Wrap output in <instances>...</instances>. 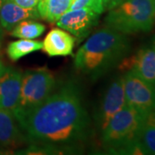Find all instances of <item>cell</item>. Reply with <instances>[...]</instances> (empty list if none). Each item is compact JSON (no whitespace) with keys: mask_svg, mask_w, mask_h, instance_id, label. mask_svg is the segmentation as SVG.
Listing matches in <instances>:
<instances>
[{"mask_svg":"<svg viewBox=\"0 0 155 155\" xmlns=\"http://www.w3.org/2000/svg\"><path fill=\"white\" fill-rule=\"evenodd\" d=\"M16 120L28 144L80 147L92 133L81 88L72 79L54 89L41 105Z\"/></svg>","mask_w":155,"mask_h":155,"instance_id":"cell-1","label":"cell"},{"mask_svg":"<svg viewBox=\"0 0 155 155\" xmlns=\"http://www.w3.org/2000/svg\"><path fill=\"white\" fill-rule=\"evenodd\" d=\"M130 48L127 35L105 26L79 48L74 57V67L91 79H98L118 66L127 57Z\"/></svg>","mask_w":155,"mask_h":155,"instance_id":"cell-2","label":"cell"},{"mask_svg":"<svg viewBox=\"0 0 155 155\" xmlns=\"http://www.w3.org/2000/svg\"><path fill=\"white\" fill-rule=\"evenodd\" d=\"M146 116L126 105L111 118L101 134L104 149L110 154H145L139 135Z\"/></svg>","mask_w":155,"mask_h":155,"instance_id":"cell-3","label":"cell"},{"mask_svg":"<svg viewBox=\"0 0 155 155\" xmlns=\"http://www.w3.org/2000/svg\"><path fill=\"white\" fill-rule=\"evenodd\" d=\"M153 0H126L109 11L106 27L129 35L148 32L154 24Z\"/></svg>","mask_w":155,"mask_h":155,"instance_id":"cell-4","label":"cell"},{"mask_svg":"<svg viewBox=\"0 0 155 155\" xmlns=\"http://www.w3.org/2000/svg\"><path fill=\"white\" fill-rule=\"evenodd\" d=\"M55 88V78L48 69L42 67L25 71L22 75L19 100L12 111L15 118L41 105Z\"/></svg>","mask_w":155,"mask_h":155,"instance_id":"cell-5","label":"cell"},{"mask_svg":"<svg viewBox=\"0 0 155 155\" xmlns=\"http://www.w3.org/2000/svg\"><path fill=\"white\" fill-rule=\"evenodd\" d=\"M126 105L123 76H119L109 84L95 110L93 121L97 131L102 134L111 118Z\"/></svg>","mask_w":155,"mask_h":155,"instance_id":"cell-6","label":"cell"},{"mask_svg":"<svg viewBox=\"0 0 155 155\" xmlns=\"http://www.w3.org/2000/svg\"><path fill=\"white\" fill-rule=\"evenodd\" d=\"M123 81L127 105L146 116L155 111V83L144 80L131 70L125 73Z\"/></svg>","mask_w":155,"mask_h":155,"instance_id":"cell-7","label":"cell"},{"mask_svg":"<svg viewBox=\"0 0 155 155\" xmlns=\"http://www.w3.org/2000/svg\"><path fill=\"white\" fill-rule=\"evenodd\" d=\"M99 14L91 9L69 10L56 22L58 27L68 31L77 38H85L98 23Z\"/></svg>","mask_w":155,"mask_h":155,"instance_id":"cell-8","label":"cell"},{"mask_svg":"<svg viewBox=\"0 0 155 155\" xmlns=\"http://www.w3.org/2000/svg\"><path fill=\"white\" fill-rule=\"evenodd\" d=\"M22 72L12 67H6L0 75V110L13 111L21 91Z\"/></svg>","mask_w":155,"mask_h":155,"instance_id":"cell-9","label":"cell"},{"mask_svg":"<svg viewBox=\"0 0 155 155\" xmlns=\"http://www.w3.org/2000/svg\"><path fill=\"white\" fill-rule=\"evenodd\" d=\"M119 65L144 80L155 83V46L141 48L130 58L125 57Z\"/></svg>","mask_w":155,"mask_h":155,"instance_id":"cell-10","label":"cell"},{"mask_svg":"<svg viewBox=\"0 0 155 155\" xmlns=\"http://www.w3.org/2000/svg\"><path fill=\"white\" fill-rule=\"evenodd\" d=\"M41 18L37 8L27 9L16 4L13 0H5L0 7V26L5 30H12L24 20Z\"/></svg>","mask_w":155,"mask_h":155,"instance_id":"cell-11","label":"cell"},{"mask_svg":"<svg viewBox=\"0 0 155 155\" xmlns=\"http://www.w3.org/2000/svg\"><path fill=\"white\" fill-rule=\"evenodd\" d=\"M75 39L64 29L54 28L46 35L42 42V49L49 57L72 55Z\"/></svg>","mask_w":155,"mask_h":155,"instance_id":"cell-12","label":"cell"},{"mask_svg":"<svg viewBox=\"0 0 155 155\" xmlns=\"http://www.w3.org/2000/svg\"><path fill=\"white\" fill-rule=\"evenodd\" d=\"M26 143L12 111L0 110V147L8 150Z\"/></svg>","mask_w":155,"mask_h":155,"instance_id":"cell-13","label":"cell"},{"mask_svg":"<svg viewBox=\"0 0 155 155\" xmlns=\"http://www.w3.org/2000/svg\"><path fill=\"white\" fill-rule=\"evenodd\" d=\"M73 0H39L37 10L41 18L54 23L59 18L69 11Z\"/></svg>","mask_w":155,"mask_h":155,"instance_id":"cell-14","label":"cell"},{"mask_svg":"<svg viewBox=\"0 0 155 155\" xmlns=\"http://www.w3.org/2000/svg\"><path fill=\"white\" fill-rule=\"evenodd\" d=\"M81 147L74 146H54V145L28 144L27 147L18 150L16 154L46 155V154H77L81 153Z\"/></svg>","mask_w":155,"mask_h":155,"instance_id":"cell-15","label":"cell"},{"mask_svg":"<svg viewBox=\"0 0 155 155\" xmlns=\"http://www.w3.org/2000/svg\"><path fill=\"white\" fill-rule=\"evenodd\" d=\"M42 49V42L31 39H20L9 43L6 53L11 61H17L29 54Z\"/></svg>","mask_w":155,"mask_h":155,"instance_id":"cell-16","label":"cell"},{"mask_svg":"<svg viewBox=\"0 0 155 155\" xmlns=\"http://www.w3.org/2000/svg\"><path fill=\"white\" fill-rule=\"evenodd\" d=\"M139 141L145 154L155 155V111L146 116L140 132Z\"/></svg>","mask_w":155,"mask_h":155,"instance_id":"cell-17","label":"cell"},{"mask_svg":"<svg viewBox=\"0 0 155 155\" xmlns=\"http://www.w3.org/2000/svg\"><path fill=\"white\" fill-rule=\"evenodd\" d=\"M46 26L44 24L31 20H24L16 25L11 30L13 37L20 39L38 38L44 33Z\"/></svg>","mask_w":155,"mask_h":155,"instance_id":"cell-18","label":"cell"},{"mask_svg":"<svg viewBox=\"0 0 155 155\" xmlns=\"http://www.w3.org/2000/svg\"><path fill=\"white\" fill-rule=\"evenodd\" d=\"M83 8L91 9L99 15H101L104 11V6L99 5L96 0H73L69 10L83 9Z\"/></svg>","mask_w":155,"mask_h":155,"instance_id":"cell-19","label":"cell"},{"mask_svg":"<svg viewBox=\"0 0 155 155\" xmlns=\"http://www.w3.org/2000/svg\"><path fill=\"white\" fill-rule=\"evenodd\" d=\"M13 1L21 7L27 9H34V8H37L39 0H13Z\"/></svg>","mask_w":155,"mask_h":155,"instance_id":"cell-20","label":"cell"},{"mask_svg":"<svg viewBox=\"0 0 155 155\" xmlns=\"http://www.w3.org/2000/svg\"><path fill=\"white\" fill-rule=\"evenodd\" d=\"M124 1H126V0H105L104 1V11L105 10L110 11V10L115 8L117 5H121Z\"/></svg>","mask_w":155,"mask_h":155,"instance_id":"cell-21","label":"cell"},{"mask_svg":"<svg viewBox=\"0 0 155 155\" xmlns=\"http://www.w3.org/2000/svg\"><path fill=\"white\" fill-rule=\"evenodd\" d=\"M6 69V67L3 64V62L0 61V75L3 73V72H5V70Z\"/></svg>","mask_w":155,"mask_h":155,"instance_id":"cell-22","label":"cell"},{"mask_svg":"<svg viewBox=\"0 0 155 155\" xmlns=\"http://www.w3.org/2000/svg\"><path fill=\"white\" fill-rule=\"evenodd\" d=\"M6 152H8V150L4 149V148H1L0 147V154H6V153H8Z\"/></svg>","mask_w":155,"mask_h":155,"instance_id":"cell-23","label":"cell"},{"mask_svg":"<svg viewBox=\"0 0 155 155\" xmlns=\"http://www.w3.org/2000/svg\"><path fill=\"white\" fill-rule=\"evenodd\" d=\"M96 1H97L99 5L104 6V1H105V0H96Z\"/></svg>","mask_w":155,"mask_h":155,"instance_id":"cell-24","label":"cell"},{"mask_svg":"<svg viewBox=\"0 0 155 155\" xmlns=\"http://www.w3.org/2000/svg\"><path fill=\"white\" fill-rule=\"evenodd\" d=\"M3 35H4V31H3V28L0 26V39L3 38Z\"/></svg>","mask_w":155,"mask_h":155,"instance_id":"cell-25","label":"cell"},{"mask_svg":"<svg viewBox=\"0 0 155 155\" xmlns=\"http://www.w3.org/2000/svg\"><path fill=\"white\" fill-rule=\"evenodd\" d=\"M5 1V0H0V7H1V5H3V3H4Z\"/></svg>","mask_w":155,"mask_h":155,"instance_id":"cell-26","label":"cell"},{"mask_svg":"<svg viewBox=\"0 0 155 155\" xmlns=\"http://www.w3.org/2000/svg\"><path fill=\"white\" fill-rule=\"evenodd\" d=\"M153 7H154V18H155V0H153Z\"/></svg>","mask_w":155,"mask_h":155,"instance_id":"cell-27","label":"cell"},{"mask_svg":"<svg viewBox=\"0 0 155 155\" xmlns=\"http://www.w3.org/2000/svg\"><path fill=\"white\" fill-rule=\"evenodd\" d=\"M1 41H2V39H0V48H1Z\"/></svg>","mask_w":155,"mask_h":155,"instance_id":"cell-28","label":"cell"}]
</instances>
